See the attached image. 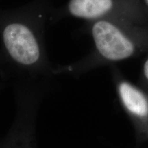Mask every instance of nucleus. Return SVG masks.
<instances>
[{
    "label": "nucleus",
    "instance_id": "4",
    "mask_svg": "<svg viewBox=\"0 0 148 148\" xmlns=\"http://www.w3.org/2000/svg\"><path fill=\"white\" fill-rule=\"evenodd\" d=\"M119 91L123 104L130 112L139 117L148 114V101L143 93L129 83L119 84Z\"/></svg>",
    "mask_w": 148,
    "mask_h": 148
},
{
    "label": "nucleus",
    "instance_id": "5",
    "mask_svg": "<svg viewBox=\"0 0 148 148\" xmlns=\"http://www.w3.org/2000/svg\"><path fill=\"white\" fill-rule=\"evenodd\" d=\"M144 74H145L146 78L148 79V60L146 61L145 65H144Z\"/></svg>",
    "mask_w": 148,
    "mask_h": 148
},
{
    "label": "nucleus",
    "instance_id": "1",
    "mask_svg": "<svg viewBox=\"0 0 148 148\" xmlns=\"http://www.w3.org/2000/svg\"><path fill=\"white\" fill-rule=\"evenodd\" d=\"M3 39L9 54L19 64L31 65L39 59V46L26 25L18 23L9 24L3 30Z\"/></svg>",
    "mask_w": 148,
    "mask_h": 148
},
{
    "label": "nucleus",
    "instance_id": "3",
    "mask_svg": "<svg viewBox=\"0 0 148 148\" xmlns=\"http://www.w3.org/2000/svg\"><path fill=\"white\" fill-rule=\"evenodd\" d=\"M112 6V0H70L68 9L75 17L90 19L103 15Z\"/></svg>",
    "mask_w": 148,
    "mask_h": 148
},
{
    "label": "nucleus",
    "instance_id": "2",
    "mask_svg": "<svg viewBox=\"0 0 148 148\" xmlns=\"http://www.w3.org/2000/svg\"><path fill=\"white\" fill-rule=\"evenodd\" d=\"M92 34L97 50L108 60H123L130 56L134 51L132 42L117 27L108 21L95 23Z\"/></svg>",
    "mask_w": 148,
    "mask_h": 148
},
{
    "label": "nucleus",
    "instance_id": "6",
    "mask_svg": "<svg viewBox=\"0 0 148 148\" xmlns=\"http://www.w3.org/2000/svg\"><path fill=\"white\" fill-rule=\"evenodd\" d=\"M146 1H147V3H148V0H146Z\"/></svg>",
    "mask_w": 148,
    "mask_h": 148
}]
</instances>
